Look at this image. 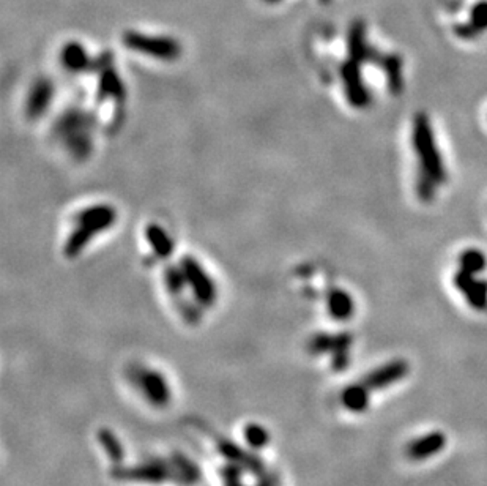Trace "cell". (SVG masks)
<instances>
[{"label": "cell", "mask_w": 487, "mask_h": 486, "mask_svg": "<svg viewBox=\"0 0 487 486\" xmlns=\"http://www.w3.org/2000/svg\"><path fill=\"white\" fill-rule=\"evenodd\" d=\"M328 311H330V314L335 319L346 321L355 311L353 300L342 289H333L328 294Z\"/></svg>", "instance_id": "7c38bea8"}, {"label": "cell", "mask_w": 487, "mask_h": 486, "mask_svg": "<svg viewBox=\"0 0 487 486\" xmlns=\"http://www.w3.org/2000/svg\"><path fill=\"white\" fill-rule=\"evenodd\" d=\"M60 62H62V67L73 73L85 72V70L92 68L93 65L85 48L76 41H70L62 48V51H60Z\"/></svg>", "instance_id": "8fae6325"}, {"label": "cell", "mask_w": 487, "mask_h": 486, "mask_svg": "<svg viewBox=\"0 0 487 486\" xmlns=\"http://www.w3.org/2000/svg\"><path fill=\"white\" fill-rule=\"evenodd\" d=\"M123 45L131 51H136L144 56H149L158 60L172 62L182 56V45L171 37L149 35L142 32L128 30L123 34Z\"/></svg>", "instance_id": "3957f363"}, {"label": "cell", "mask_w": 487, "mask_h": 486, "mask_svg": "<svg viewBox=\"0 0 487 486\" xmlns=\"http://www.w3.org/2000/svg\"><path fill=\"white\" fill-rule=\"evenodd\" d=\"M145 236L156 256H160V258H167V256L172 253L174 250L172 239L169 237V234L164 231L161 226L149 225L147 226Z\"/></svg>", "instance_id": "9a60e30c"}, {"label": "cell", "mask_w": 487, "mask_h": 486, "mask_svg": "<svg viewBox=\"0 0 487 486\" xmlns=\"http://www.w3.org/2000/svg\"><path fill=\"white\" fill-rule=\"evenodd\" d=\"M116 218V210L111 205H93L81 210L74 216L76 226L65 245V254L68 258L78 256L93 237L111 227Z\"/></svg>", "instance_id": "6da1fadb"}, {"label": "cell", "mask_w": 487, "mask_h": 486, "mask_svg": "<svg viewBox=\"0 0 487 486\" xmlns=\"http://www.w3.org/2000/svg\"><path fill=\"white\" fill-rule=\"evenodd\" d=\"M320 2H322V3H324V5H327V3H330V2H331V0H320Z\"/></svg>", "instance_id": "44dd1931"}, {"label": "cell", "mask_w": 487, "mask_h": 486, "mask_svg": "<svg viewBox=\"0 0 487 486\" xmlns=\"http://www.w3.org/2000/svg\"><path fill=\"white\" fill-rule=\"evenodd\" d=\"M412 139L421 163V171L428 174L435 183H445V166H443V160L439 154V149H437L431 120L423 112L415 116Z\"/></svg>", "instance_id": "7a4b0ae2"}, {"label": "cell", "mask_w": 487, "mask_h": 486, "mask_svg": "<svg viewBox=\"0 0 487 486\" xmlns=\"http://www.w3.org/2000/svg\"><path fill=\"white\" fill-rule=\"evenodd\" d=\"M101 90L105 92L106 95H111V97H114V98L123 94L122 83H120L117 73L114 72L112 68H106L105 73H103Z\"/></svg>", "instance_id": "ac0fdd59"}, {"label": "cell", "mask_w": 487, "mask_h": 486, "mask_svg": "<svg viewBox=\"0 0 487 486\" xmlns=\"http://www.w3.org/2000/svg\"><path fill=\"white\" fill-rule=\"evenodd\" d=\"M265 2H268V3H276V2H279V0H265Z\"/></svg>", "instance_id": "ffe728a7"}, {"label": "cell", "mask_w": 487, "mask_h": 486, "mask_svg": "<svg viewBox=\"0 0 487 486\" xmlns=\"http://www.w3.org/2000/svg\"><path fill=\"white\" fill-rule=\"evenodd\" d=\"M349 52H350V59L357 60L358 63L361 62H380L382 56L377 51H374L369 45L368 41H366V29L364 24L360 23H353L352 27H350L349 32Z\"/></svg>", "instance_id": "52a82bcc"}, {"label": "cell", "mask_w": 487, "mask_h": 486, "mask_svg": "<svg viewBox=\"0 0 487 486\" xmlns=\"http://www.w3.org/2000/svg\"><path fill=\"white\" fill-rule=\"evenodd\" d=\"M445 444H446L445 434L435 431V433H429L423 436V438L410 442V445L407 447V455L408 458H412V460H417V461L428 460V458L434 456L440 450H443Z\"/></svg>", "instance_id": "9c48e42d"}, {"label": "cell", "mask_w": 487, "mask_h": 486, "mask_svg": "<svg viewBox=\"0 0 487 486\" xmlns=\"http://www.w3.org/2000/svg\"><path fill=\"white\" fill-rule=\"evenodd\" d=\"M344 403L350 411H363L368 407V392L363 387H350L344 393Z\"/></svg>", "instance_id": "e0dca14e"}, {"label": "cell", "mask_w": 487, "mask_h": 486, "mask_svg": "<svg viewBox=\"0 0 487 486\" xmlns=\"http://www.w3.org/2000/svg\"><path fill=\"white\" fill-rule=\"evenodd\" d=\"M180 269H182L186 285L191 286L193 289L194 297L199 300L200 303L204 305H211L216 300V286L213 285L211 278L209 273H207L198 261L191 256H186L182 259V264H180Z\"/></svg>", "instance_id": "277c9868"}, {"label": "cell", "mask_w": 487, "mask_h": 486, "mask_svg": "<svg viewBox=\"0 0 487 486\" xmlns=\"http://www.w3.org/2000/svg\"><path fill=\"white\" fill-rule=\"evenodd\" d=\"M454 285L457 286L459 291L464 294L475 310L487 308V283L476 280L473 273L461 269L454 276Z\"/></svg>", "instance_id": "8992f818"}, {"label": "cell", "mask_w": 487, "mask_h": 486, "mask_svg": "<svg viewBox=\"0 0 487 486\" xmlns=\"http://www.w3.org/2000/svg\"><path fill=\"white\" fill-rule=\"evenodd\" d=\"M341 78L350 105L358 109L368 106L371 103V95L363 83V78H361L360 63L357 60L350 59L341 65Z\"/></svg>", "instance_id": "5b68a950"}, {"label": "cell", "mask_w": 487, "mask_h": 486, "mask_svg": "<svg viewBox=\"0 0 487 486\" xmlns=\"http://www.w3.org/2000/svg\"><path fill=\"white\" fill-rule=\"evenodd\" d=\"M54 87L48 79L37 81L30 89L29 98H27V116L29 117H41V114L46 111L49 103L52 101Z\"/></svg>", "instance_id": "30bf717a"}, {"label": "cell", "mask_w": 487, "mask_h": 486, "mask_svg": "<svg viewBox=\"0 0 487 486\" xmlns=\"http://www.w3.org/2000/svg\"><path fill=\"white\" fill-rule=\"evenodd\" d=\"M459 264H461L462 270H467L468 273H483L487 267V259L483 251L476 248H468L462 251V254L459 256Z\"/></svg>", "instance_id": "2e32d148"}, {"label": "cell", "mask_w": 487, "mask_h": 486, "mask_svg": "<svg viewBox=\"0 0 487 486\" xmlns=\"http://www.w3.org/2000/svg\"><path fill=\"white\" fill-rule=\"evenodd\" d=\"M434 185H437L434 180H432L428 174H424L421 171L419 179L417 180V190L421 199L424 201H431L434 198Z\"/></svg>", "instance_id": "d6986e66"}, {"label": "cell", "mask_w": 487, "mask_h": 486, "mask_svg": "<svg viewBox=\"0 0 487 486\" xmlns=\"http://www.w3.org/2000/svg\"><path fill=\"white\" fill-rule=\"evenodd\" d=\"M487 30V0L476 3L472 10V18L468 26H459L456 34L462 38H473L481 32Z\"/></svg>", "instance_id": "5bb4252c"}, {"label": "cell", "mask_w": 487, "mask_h": 486, "mask_svg": "<svg viewBox=\"0 0 487 486\" xmlns=\"http://www.w3.org/2000/svg\"><path fill=\"white\" fill-rule=\"evenodd\" d=\"M380 67L385 70L386 78H388V87H390V92L395 95H399L402 92L404 87V79H402V60L399 56H382L380 59Z\"/></svg>", "instance_id": "4fadbf2b"}, {"label": "cell", "mask_w": 487, "mask_h": 486, "mask_svg": "<svg viewBox=\"0 0 487 486\" xmlns=\"http://www.w3.org/2000/svg\"><path fill=\"white\" fill-rule=\"evenodd\" d=\"M408 373V365L404 360H395V362L386 363L385 367L372 371V373L364 379V384L369 389H383L395 382L406 378Z\"/></svg>", "instance_id": "ba28073f"}]
</instances>
